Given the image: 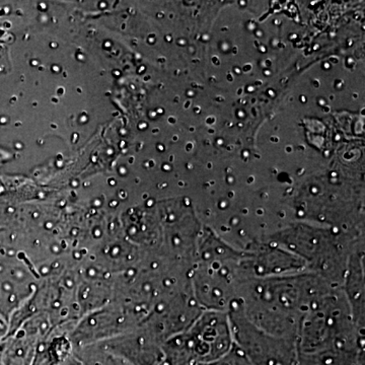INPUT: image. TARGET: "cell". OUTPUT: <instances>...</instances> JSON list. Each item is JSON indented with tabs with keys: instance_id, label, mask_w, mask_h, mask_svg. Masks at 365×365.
<instances>
[{
	"instance_id": "obj_1",
	"label": "cell",
	"mask_w": 365,
	"mask_h": 365,
	"mask_svg": "<svg viewBox=\"0 0 365 365\" xmlns=\"http://www.w3.org/2000/svg\"><path fill=\"white\" fill-rule=\"evenodd\" d=\"M196 364H207L222 359L235 345L232 323L220 313L200 318L187 333Z\"/></svg>"
},
{
	"instance_id": "obj_3",
	"label": "cell",
	"mask_w": 365,
	"mask_h": 365,
	"mask_svg": "<svg viewBox=\"0 0 365 365\" xmlns=\"http://www.w3.org/2000/svg\"><path fill=\"white\" fill-rule=\"evenodd\" d=\"M60 365H86L81 360H79L76 356H68Z\"/></svg>"
},
{
	"instance_id": "obj_4",
	"label": "cell",
	"mask_w": 365,
	"mask_h": 365,
	"mask_svg": "<svg viewBox=\"0 0 365 365\" xmlns=\"http://www.w3.org/2000/svg\"><path fill=\"white\" fill-rule=\"evenodd\" d=\"M191 365H198V364H191Z\"/></svg>"
},
{
	"instance_id": "obj_2",
	"label": "cell",
	"mask_w": 365,
	"mask_h": 365,
	"mask_svg": "<svg viewBox=\"0 0 365 365\" xmlns=\"http://www.w3.org/2000/svg\"><path fill=\"white\" fill-rule=\"evenodd\" d=\"M76 356L86 365H132L121 357L108 351L105 348L83 350Z\"/></svg>"
}]
</instances>
